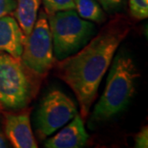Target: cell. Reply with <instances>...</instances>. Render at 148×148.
Instances as JSON below:
<instances>
[{
	"mask_svg": "<svg viewBox=\"0 0 148 148\" xmlns=\"http://www.w3.org/2000/svg\"><path fill=\"white\" fill-rule=\"evenodd\" d=\"M107 13H116L123 9L127 0H96Z\"/></svg>",
	"mask_w": 148,
	"mask_h": 148,
	"instance_id": "cell-14",
	"label": "cell"
},
{
	"mask_svg": "<svg viewBox=\"0 0 148 148\" xmlns=\"http://www.w3.org/2000/svg\"><path fill=\"white\" fill-rule=\"evenodd\" d=\"M48 15L59 11L75 9V0H42Z\"/></svg>",
	"mask_w": 148,
	"mask_h": 148,
	"instance_id": "cell-12",
	"label": "cell"
},
{
	"mask_svg": "<svg viewBox=\"0 0 148 148\" xmlns=\"http://www.w3.org/2000/svg\"><path fill=\"white\" fill-rule=\"evenodd\" d=\"M78 114L76 102L62 90L53 89L40 103L36 115L37 132L46 138L64 127Z\"/></svg>",
	"mask_w": 148,
	"mask_h": 148,
	"instance_id": "cell-6",
	"label": "cell"
},
{
	"mask_svg": "<svg viewBox=\"0 0 148 148\" xmlns=\"http://www.w3.org/2000/svg\"><path fill=\"white\" fill-rule=\"evenodd\" d=\"M89 139L81 114H77L61 131L45 143L47 148H80L84 147Z\"/></svg>",
	"mask_w": 148,
	"mask_h": 148,
	"instance_id": "cell-8",
	"label": "cell"
},
{
	"mask_svg": "<svg viewBox=\"0 0 148 148\" xmlns=\"http://www.w3.org/2000/svg\"><path fill=\"white\" fill-rule=\"evenodd\" d=\"M35 77L20 58L0 53V106L8 110L26 109L37 92Z\"/></svg>",
	"mask_w": 148,
	"mask_h": 148,
	"instance_id": "cell-3",
	"label": "cell"
},
{
	"mask_svg": "<svg viewBox=\"0 0 148 148\" xmlns=\"http://www.w3.org/2000/svg\"><path fill=\"white\" fill-rule=\"evenodd\" d=\"M20 60L38 77H45L54 61L53 40L48 15L40 11L30 34L26 36Z\"/></svg>",
	"mask_w": 148,
	"mask_h": 148,
	"instance_id": "cell-5",
	"label": "cell"
},
{
	"mask_svg": "<svg viewBox=\"0 0 148 148\" xmlns=\"http://www.w3.org/2000/svg\"><path fill=\"white\" fill-rule=\"evenodd\" d=\"M8 147V143L7 141L5 134L0 129V148Z\"/></svg>",
	"mask_w": 148,
	"mask_h": 148,
	"instance_id": "cell-17",
	"label": "cell"
},
{
	"mask_svg": "<svg viewBox=\"0 0 148 148\" xmlns=\"http://www.w3.org/2000/svg\"><path fill=\"white\" fill-rule=\"evenodd\" d=\"M130 13L138 20L146 19L148 16V0H128Z\"/></svg>",
	"mask_w": 148,
	"mask_h": 148,
	"instance_id": "cell-13",
	"label": "cell"
},
{
	"mask_svg": "<svg viewBox=\"0 0 148 148\" xmlns=\"http://www.w3.org/2000/svg\"><path fill=\"white\" fill-rule=\"evenodd\" d=\"M48 21L53 40V55L58 61L78 52L93 38L96 31L95 24L82 18L75 9L48 15Z\"/></svg>",
	"mask_w": 148,
	"mask_h": 148,
	"instance_id": "cell-4",
	"label": "cell"
},
{
	"mask_svg": "<svg viewBox=\"0 0 148 148\" xmlns=\"http://www.w3.org/2000/svg\"><path fill=\"white\" fill-rule=\"evenodd\" d=\"M136 148L148 147V127H144L140 130V132L135 137V146Z\"/></svg>",
	"mask_w": 148,
	"mask_h": 148,
	"instance_id": "cell-15",
	"label": "cell"
},
{
	"mask_svg": "<svg viewBox=\"0 0 148 148\" xmlns=\"http://www.w3.org/2000/svg\"><path fill=\"white\" fill-rule=\"evenodd\" d=\"M4 132L7 139L16 148L38 147L31 126L30 112L5 115Z\"/></svg>",
	"mask_w": 148,
	"mask_h": 148,
	"instance_id": "cell-7",
	"label": "cell"
},
{
	"mask_svg": "<svg viewBox=\"0 0 148 148\" xmlns=\"http://www.w3.org/2000/svg\"><path fill=\"white\" fill-rule=\"evenodd\" d=\"M16 9L13 15L25 36L32 31L36 21L40 0H15Z\"/></svg>",
	"mask_w": 148,
	"mask_h": 148,
	"instance_id": "cell-10",
	"label": "cell"
},
{
	"mask_svg": "<svg viewBox=\"0 0 148 148\" xmlns=\"http://www.w3.org/2000/svg\"><path fill=\"white\" fill-rule=\"evenodd\" d=\"M75 10L85 20L97 24L106 21L105 11L96 0H75Z\"/></svg>",
	"mask_w": 148,
	"mask_h": 148,
	"instance_id": "cell-11",
	"label": "cell"
},
{
	"mask_svg": "<svg viewBox=\"0 0 148 148\" xmlns=\"http://www.w3.org/2000/svg\"><path fill=\"white\" fill-rule=\"evenodd\" d=\"M16 7L15 0H0V17L13 13Z\"/></svg>",
	"mask_w": 148,
	"mask_h": 148,
	"instance_id": "cell-16",
	"label": "cell"
},
{
	"mask_svg": "<svg viewBox=\"0 0 148 148\" xmlns=\"http://www.w3.org/2000/svg\"><path fill=\"white\" fill-rule=\"evenodd\" d=\"M25 40L26 36L15 17L10 15L0 17V53L20 58Z\"/></svg>",
	"mask_w": 148,
	"mask_h": 148,
	"instance_id": "cell-9",
	"label": "cell"
},
{
	"mask_svg": "<svg viewBox=\"0 0 148 148\" xmlns=\"http://www.w3.org/2000/svg\"><path fill=\"white\" fill-rule=\"evenodd\" d=\"M128 32L125 23L111 22L78 52L58 61L57 74L74 92L82 119L88 115L101 81Z\"/></svg>",
	"mask_w": 148,
	"mask_h": 148,
	"instance_id": "cell-1",
	"label": "cell"
},
{
	"mask_svg": "<svg viewBox=\"0 0 148 148\" xmlns=\"http://www.w3.org/2000/svg\"><path fill=\"white\" fill-rule=\"evenodd\" d=\"M112 61L106 88L95 106L90 123L110 120L127 107L135 93L139 73L133 59L120 52Z\"/></svg>",
	"mask_w": 148,
	"mask_h": 148,
	"instance_id": "cell-2",
	"label": "cell"
}]
</instances>
